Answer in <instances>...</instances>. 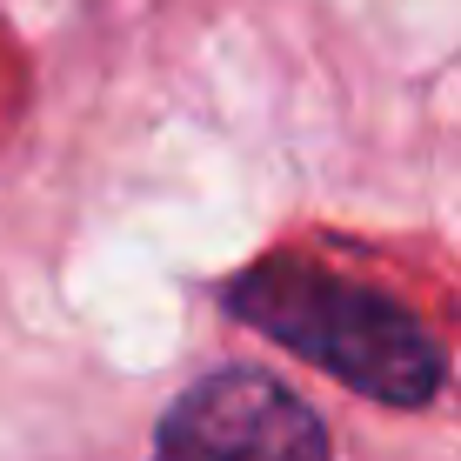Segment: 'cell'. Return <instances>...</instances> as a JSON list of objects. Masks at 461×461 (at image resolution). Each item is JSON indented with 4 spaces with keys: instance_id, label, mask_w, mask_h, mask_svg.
<instances>
[{
    "instance_id": "6da1fadb",
    "label": "cell",
    "mask_w": 461,
    "mask_h": 461,
    "mask_svg": "<svg viewBox=\"0 0 461 461\" xmlns=\"http://www.w3.org/2000/svg\"><path fill=\"white\" fill-rule=\"evenodd\" d=\"M228 308L248 328L288 341L314 368H328L348 388L375 402L415 408L441 388V348L408 308L388 294H368L355 281L328 275L314 261H261L228 288Z\"/></svg>"
},
{
    "instance_id": "7a4b0ae2",
    "label": "cell",
    "mask_w": 461,
    "mask_h": 461,
    "mask_svg": "<svg viewBox=\"0 0 461 461\" xmlns=\"http://www.w3.org/2000/svg\"><path fill=\"white\" fill-rule=\"evenodd\" d=\"M154 461H328V428L267 368H221L167 408Z\"/></svg>"
}]
</instances>
